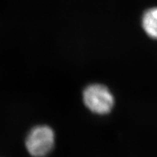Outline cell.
<instances>
[{
  "label": "cell",
  "instance_id": "obj_2",
  "mask_svg": "<svg viewBox=\"0 0 157 157\" xmlns=\"http://www.w3.org/2000/svg\"><path fill=\"white\" fill-rule=\"evenodd\" d=\"M56 140L54 130L48 125H37L29 131L25 144L28 152L34 157H44L53 148Z\"/></svg>",
  "mask_w": 157,
  "mask_h": 157
},
{
  "label": "cell",
  "instance_id": "obj_1",
  "mask_svg": "<svg viewBox=\"0 0 157 157\" xmlns=\"http://www.w3.org/2000/svg\"><path fill=\"white\" fill-rule=\"evenodd\" d=\"M82 98L85 106L91 112L98 115L108 114L115 104L111 90L101 84H92L86 87Z\"/></svg>",
  "mask_w": 157,
  "mask_h": 157
},
{
  "label": "cell",
  "instance_id": "obj_3",
  "mask_svg": "<svg viewBox=\"0 0 157 157\" xmlns=\"http://www.w3.org/2000/svg\"><path fill=\"white\" fill-rule=\"evenodd\" d=\"M141 25L148 36L157 40V7L149 8L143 13Z\"/></svg>",
  "mask_w": 157,
  "mask_h": 157
}]
</instances>
